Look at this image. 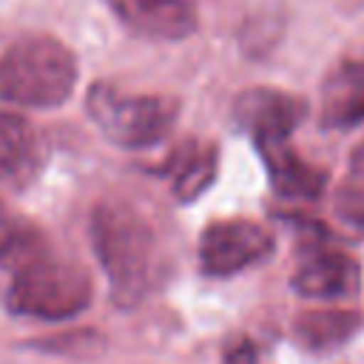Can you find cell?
I'll return each mask as SVG.
<instances>
[{
	"label": "cell",
	"mask_w": 364,
	"mask_h": 364,
	"mask_svg": "<svg viewBox=\"0 0 364 364\" xmlns=\"http://www.w3.org/2000/svg\"><path fill=\"white\" fill-rule=\"evenodd\" d=\"M94 299V282L88 270L54 250H43L11 273L6 290V307L14 316L37 321H65L80 316Z\"/></svg>",
	"instance_id": "obj_3"
},
{
	"label": "cell",
	"mask_w": 364,
	"mask_h": 364,
	"mask_svg": "<svg viewBox=\"0 0 364 364\" xmlns=\"http://www.w3.org/2000/svg\"><path fill=\"white\" fill-rule=\"evenodd\" d=\"M0 208H3V205H0Z\"/></svg>",
	"instance_id": "obj_16"
},
{
	"label": "cell",
	"mask_w": 364,
	"mask_h": 364,
	"mask_svg": "<svg viewBox=\"0 0 364 364\" xmlns=\"http://www.w3.org/2000/svg\"><path fill=\"white\" fill-rule=\"evenodd\" d=\"M80 68L74 51L51 34H23L0 51V100L20 108H57L74 85Z\"/></svg>",
	"instance_id": "obj_2"
},
{
	"label": "cell",
	"mask_w": 364,
	"mask_h": 364,
	"mask_svg": "<svg viewBox=\"0 0 364 364\" xmlns=\"http://www.w3.org/2000/svg\"><path fill=\"white\" fill-rule=\"evenodd\" d=\"M358 262L350 253L330 247L321 239V230L301 247V259L290 279L293 290L304 299H347L358 290Z\"/></svg>",
	"instance_id": "obj_6"
},
{
	"label": "cell",
	"mask_w": 364,
	"mask_h": 364,
	"mask_svg": "<svg viewBox=\"0 0 364 364\" xmlns=\"http://www.w3.org/2000/svg\"><path fill=\"white\" fill-rule=\"evenodd\" d=\"M88 119L119 148H151L171 134L179 100L168 94H128L114 82H94L85 94Z\"/></svg>",
	"instance_id": "obj_4"
},
{
	"label": "cell",
	"mask_w": 364,
	"mask_h": 364,
	"mask_svg": "<svg viewBox=\"0 0 364 364\" xmlns=\"http://www.w3.org/2000/svg\"><path fill=\"white\" fill-rule=\"evenodd\" d=\"M318 122L330 131L364 125V63H338L321 82Z\"/></svg>",
	"instance_id": "obj_10"
},
{
	"label": "cell",
	"mask_w": 364,
	"mask_h": 364,
	"mask_svg": "<svg viewBox=\"0 0 364 364\" xmlns=\"http://www.w3.org/2000/svg\"><path fill=\"white\" fill-rule=\"evenodd\" d=\"M105 6L145 40H185L199 28L191 0H105Z\"/></svg>",
	"instance_id": "obj_8"
},
{
	"label": "cell",
	"mask_w": 364,
	"mask_h": 364,
	"mask_svg": "<svg viewBox=\"0 0 364 364\" xmlns=\"http://www.w3.org/2000/svg\"><path fill=\"white\" fill-rule=\"evenodd\" d=\"M273 233L253 219H219L210 222L196 245L199 270L210 279L236 276L273 253Z\"/></svg>",
	"instance_id": "obj_5"
},
{
	"label": "cell",
	"mask_w": 364,
	"mask_h": 364,
	"mask_svg": "<svg viewBox=\"0 0 364 364\" xmlns=\"http://www.w3.org/2000/svg\"><path fill=\"white\" fill-rule=\"evenodd\" d=\"M88 233L100 267L111 284V299L119 307L142 304L162 279V245L154 222L122 199L94 205Z\"/></svg>",
	"instance_id": "obj_1"
},
{
	"label": "cell",
	"mask_w": 364,
	"mask_h": 364,
	"mask_svg": "<svg viewBox=\"0 0 364 364\" xmlns=\"http://www.w3.org/2000/svg\"><path fill=\"white\" fill-rule=\"evenodd\" d=\"M43 159L46 151L34 125L20 114L0 111V185L23 191L37 179Z\"/></svg>",
	"instance_id": "obj_9"
},
{
	"label": "cell",
	"mask_w": 364,
	"mask_h": 364,
	"mask_svg": "<svg viewBox=\"0 0 364 364\" xmlns=\"http://www.w3.org/2000/svg\"><path fill=\"white\" fill-rule=\"evenodd\" d=\"M219 171V148L213 142H196V139H185L182 145H176L168 159L156 168V173L171 179V193L179 202H193L199 199L216 179Z\"/></svg>",
	"instance_id": "obj_12"
},
{
	"label": "cell",
	"mask_w": 364,
	"mask_h": 364,
	"mask_svg": "<svg viewBox=\"0 0 364 364\" xmlns=\"http://www.w3.org/2000/svg\"><path fill=\"white\" fill-rule=\"evenodd\" d=\"M304 117L307 102L279 88H247L233 102V119L245 134H250L253 145L290 139Z\"/></svg>",
	"instance_id": "obj_7"
},
{
	"label": "cell",
	"mask_w": 364,
	"mask_h": 364,
	"mask_svg": "<svg viewBox=\"0 0 364 364\" xmlns=\"http://www.w3.org/2000/svg\"><path fill=\"white\" fill-rule=\"evenodd\" d=\"M225 364H256V347H253V341H247V338L233 341L225 350Z\"/></svg>",
	"instance_id": "obj_15"
},
{
	"label": "cell",
	"mask_w": 364,
	"mask_h": 364,
	"mask_svg": "<svg viewBox=\"0 0 364 364\" xmlns=\"http://www.w3.org/2000/svg\"><path fill=\"white\" fill-rule=\"evenodd\" d=\"M358 324L361 318L353 310H307L296 318L293 336L307 350H330L344 344Z\"/></svg>",
	"instance_id": "obj_13"
},
{
	"label": "cell",
	"mask_w": 364,
	"mask_h": 364,
	"mask_svg": "<svg viewBox=\"0 0 364 364\" xmlns=\"http://www.w3.org/2000/svg\"><path fill=\"white\" fill-rule=\"evenodd\" d=\"M333 208L344 225L364 233V145L353 151L347 173L333 193Z\"/></svg>",
	"instance_id": "obj_14"
},
{
	"label": "cell",
	"mask_w": 364,
	"mask_h": 364,
	"mask_svg": "<svg viewBox=\"0 0 364 364\" xmlns=\"http://www.w3.org/2000/svg\"><path fill=\"white\" fill-rule=\"evenodd\" d=\"M262 162H264V171H267V179H270V188L282 196V199H301V202H310V199H318L327 188V173L310 162H304L296 148L290 145V139L284 142H267V145H256Z\"/></svg>",
	"instance_id": "obj_11"
}]
</instances>
